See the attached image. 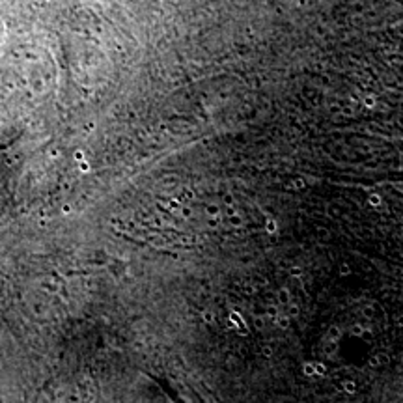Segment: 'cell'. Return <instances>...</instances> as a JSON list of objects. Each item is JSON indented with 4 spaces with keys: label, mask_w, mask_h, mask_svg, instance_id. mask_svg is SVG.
<instances>
[{
    "label": "cell",
    "mask_w": 403,
    "mask_h": 403,
    "mask_svg": "<svg viewBox=\"0 0 403 403\" xmlns=\"http://www.w3.org/2000/svg\"><path fill=\"white\" fill-rule=\"evenodd\" d=\"M265 230H267V233H276V232H278V224H276L274 218H267V222H265Z\"/></svg>",
    "instance_id": "1"
},
{
    "label": "cell",
    "mask_w": 403,
    "mask_h": 403,
    "mask_svg": "<svg viewBox=\"0 0 403 403\" xmlns=\"http://www.w3.org/2000/svg\"><path fill=\"white\" fill-rule=\"evenodd\" d=\"M345 388H347L349 392H355V385H353L351 381H347V383H345Z\"/></svg>",
    "instance_id": "8"
},
{
    "label": "cell",
    "mask_w": 403,
    "mask_h": 403,
    "mask_svg": "<svg viewBox=\"0 0 403 403\" xmlns=\"http://www.w3.org/2000/svg\"><path fill=\"white\" fill-rule=\"evenodd\" d=\"M368 202H370L371 205H381V196L379 194H370V196H368Z\"/></svg>",
    "instance_id": "4"
},
{
    "label": "cell",
    "mask_w": 403,
    "mask_h": 403,
    "mask_svg": "<svg viewBox=\"0 0 403 403\" xmlns=\"http://www.w3.org/2000/svg\"><path fill=\"white\" fill-rule=\"evenodd\" d=\"M276 325L282 327V329H288L289 327V317L288 315H276Z\"/></svg>",
    "instance_id": "3"
},
{
    "label": "cell",
    "mask_w": 403,
    "mask_h": 403,
    "mask_svg": "<svg viewBox=\"0 0 403 403\" xmlns=\"http://www.w3.org/2000/svg\"><path fill=\"white\" fill-rule=\"evenodd\" d=\"M349 273H351V269L347 267V265H342V267H340V274H343V276H347V274H349Z\"/></svg>",
    "instance_id": "7"
},
{
    "label": "cell",
    "mask_w": 403,
    "mask_h": 403,
    "mask_svg": "<svg viewBox=\"0 0 403 403\" xmlns=\"http://www.w3.org/2000/svg\"><path fill=\"white\" fill-rule=\"evenodd\" d=\"M314 371H315V366L314 364H306V366H304V373H306V375H314Z\"/></svg>",
    "instance_id": "6"
},
{
    "label": "cell",
    "mask_w": 403,
    "mask_h": 403,
    "mask_svg": "<svg viewBox=\"0 0 403 403\" xmlns=\"http://www.w3.org/2000/svg\"><path fill=\"white\" fill-rule=\"evenodd\" d=\"M302 187H304L302 179H293V181H291V189H302Z\"/></svg>",
    "instance_id": "5"
},
{
    "label": "cell",
    "mask_w": 403,
    "mask_h": 403,
    "mask_svg": "<svg viewBox=\"0 0 403 403\" xmlns=\"http://www.w3.org/2000/svg\"><path fill=\"white\" fill-rule=\"evenodd\" d=\"M230 319H232V323H235V325H239L243 330H245V323H243V319H241V315L237 314V312H232L230 314Z\"/></svg>",
    "instance_id": "2"
}]
</instances>
